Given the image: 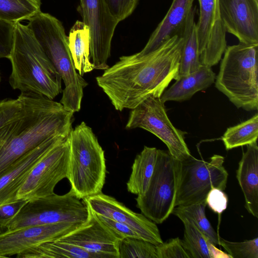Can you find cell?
<instances>
[{
	"mask_svg": "<svg viewBox=\"0 0 258 258\" xmlns=\"http://www.w3.org/2000/svg\"><path fill=\"white\" fill-rule=\"evenodd\" d=\"M183 43L174 36L147 54L122 56L96 77L115 109H132L151 96L160 97L177 77Z\"/></svg>",
	"mask_w": 258,
	"mask_h": 258,
	"instance_id": "1",
	"label": "cell"
},
{
	"mask_svg": "<svg viewBox=\"0 0 258 258\" xmlns=\"http://www.w3.org/2000/svg\"><path fill=\"white\" fill-rule=\"evenodd\" d=\"M24 111L0 129V178L21 157L48 138L68 136L74 112L45 96L22 92Z\"/></svg>",
	"mask_w": 258,
	"mask_h": 258,
	"instance_id": "2",
	"label": "cell"
},
{
	"mask_svg": "<svg viewBox=\"0 0 258 258\" xmlns=\"http://www.w3.org/2000/svg\"><path fill=\"white\" fill-rule=\"evenodd\" d=\"M8 58L12 68L9 82L13 89L52 100L62 92L60 76L27 25L15 24Z\"/></svg>",
	"mask_w": 258,
	"mask_h": 258,
	"instance_id": "3",
	"label": "cell"
},
{
	"mask_svg": "<svg viewBox=\"0 0 258 258\" xmlns=\"http://www.w3.org/2000/svg\"><path fill=\"white\" fill-rule=\"evenodd\" d=\"M27 26L43 48L64 84L60 103L73 112L81 108L87 82L77 72L69 49L68 36L61 22L41 11L28 20Z\"/></svg>",
	"mask_w": 258,
	"mask_h": 258,
	"instance_id": "4",
	"label": "cell"
},
{
	"mask_svg": "<svg viewBox=\"0 0 258 258\" xmlns=\"http://www.w3.org/2000/svg\"><path fill=\"white\" fill-rule=\"evenodd\" d=\"M215 87L238 108H258V43L239 42L224 52Z\"/></svg>",
	"mask_w": 258,
	"mask_h": 258,
	"instance_id": "5",
	"label": "cell"
},
{
	"mask_svg": "<svg viewBox=\"0 0 258 258\" xmlns=\"http://www.w3.org/2000/svg\"><path fill=\"white\" fill-rule=\"evenodd\" d=\"M67 178L80 200L102 192L106 166L104 151L92 128L83 121L69 136Z\"/></svg>",
	"mask_w": 258,
	"mask_h": 258,
	"instance_id": "6",
	"label": "cell"
},
{
	"mask_svg": "<svg viewBox=\"0 0 258 258\" xmlns=\"http://www.w3.org/2000/svg\"><path fill=\"white\" fill-rule=\"evenodd\" d=\"M180 161L168 151L158 149L154 170L148 187L143 196L136 198V207L157 224L166 220L175 208Z\"/></svg>",
	"mask_w": 258,
	"mask_h": 258,
	"instance_id": "7",
	"label": "cell"
},
{
	"mask_svg": "<svg viewBox=\"0 0 258 258\" xmlns=\"http://www.w3.org/2000/svg\"><path fill=\"white\" fill-rule=\"evenodd\" d=\"M88 216L87 205L82 202L71 188L62 195L54 193L28 201L9 224L7 231L60 222L83 224Z\"/></svg>",
	"mask_w": 258,
	"mask_h": 258,
	"instance_id": "8",
	"label": "cell"
},
{
	"mask_svg": "<svg viewBox=\"0 0 258 258\" xmlns=\"http://www.w3.org/2000/svg\"><path fill=\"white\" fill-rule=\"evenodd\" d=\"M224 158L214 155L209 161L191 155L180 161L179 174L175 207L206 200L213 188L224 190L228 173L223 166Z\"/></svg>",
	"mask_w": 258,
	"mask_h": 258,
	"instance_id": "9",
	"label": "cell"
},
{
	"mask_svg": "<svg viewBox=\"0 0 258 258\" xmlns=\"http://www.w3.org/2000/svg\"><path fill=\"white\" fill-rule=\"evenodd\" d=\"M131 110L126 129L142 128L151 133L167 146L171 155L178 161L191 156L184 140L186 133L172 124L160 97L151 96Z\"/></svg>",
	"mask_w": 258,
	"mask_h": 258,
	"instance_id": "10",
	"label": "cell"
},
{
	"mask_svg": "<svg viewBox=\"0 0 258 258\" xmlns=\"http://www.w3.org/2000/svg\"><path fill=\"white\" fill-rule=\"evenodd\" d=\"M83 22L89 30L90 61L94 69L105 70L109 66L111 43L119 22L110 13L104 0H80Z\"/></svg>",
	"mask_w": 258,
	"mask_h": 258,
	"instance_id": "11",
	"label": "cell"
},
{
	"mask_svg": "<svg viewBox=\"0 0 258 258\" xmlns=\"http://www.w3.org/2000/svg\"><path fill=\"white\" fill-rule=\"evenodd\" d=\"M68 137L51 149L35 166L18 192L17 200L30 201L54 194L56 184L67 177Z\"/></svg>",
	"mask_w": 258,
	"mask_h": 258,
	"instance_id": "12",
	"label": "cell"
},
{
	"mask_svg": "<svg viewBox=\"0 0 258 258\" xmlns=\"http://www.w3.org/2000/svg\"><path fill=\"white\" fill-rule=\"evenodd\" d=\"M83 224L60 222L6 231L0 234V257L17 255L43 243L57 240Z\"/></svg>",
	"mask_w": 258,
	"mask_h": 258,
	"instance_id": "13",
	"label": "cell"
},
{
	"mask_svg": "<svg viewBox=\"0 0 258 258\" xmlns=\"http://www.w3.org/2000/svg\"><path fill=\"white\" fill-rule=\"evenodd\" d=\"M83 201L94 213L128 226L142 239L156 245L163 242L155 222L142 213L134 212L113 197L101 192Z\"/></svg>",
	"mask_w": 258,
	"mask_h": 258,
	"instance_id": "14",
	"label": "cell"
},
{
	"mask_svg": "<svg viewBox=\"0 0 258 258\" xmlns=\"http://www.w3.org/2000/svg\"><path fill=\"white\" fill-rule=\"evenodd\" d=\"M87 206L89 216L87 221L58 240L80 247L98 255L100 258H119L120 240Z\"/></svg>",
	"mask_w": 258,
	"mask_h": 258,
	"instance_id": "15",
	"label": "cell"
},
{
	"mask_svg": "<svg viewBox=\"0 0 258 258\" xmlns=\"http://www.w3.org/2000/svg\"><path fill=\"white\" fill-rule=\"evenodd\" d=\"M226 32L245 44L258 43V0H218Z\"/></svg>",
	"mask_w": 258,
	"mask_h": 258,
	"instance_id": "16",
	"label": "cell"
},
{
	"mask_svg": "<svg viewBox=\"0 0 258 258\" xmlns=\"http://www.w3.org/2000/svg\"><path fill=\"white\" fill-rule=\"evenodd\" d=\"M68 136H53L26 153L15 162L11 169L0 178V207L18 201V192L31 171L51 149Z\"/></svg>",
	"mask_w": 258,
	"mask_h": 258,
	"instance_id": "17",
	"label": "cell"
},
{
	"mask_svg": "<svg viewBox=\"0 0 258 258\" xmlns=\"http://www.w3.org/2000/svg\"><path fill=\"white\" fill-rule=\"evenodd\" d=\"M194 1L173 0L164 18L153 31L145 47L136 54L138 56L147 54L172 37H181Z\"/></svg>",
	"mask_w": 258,
	"mask_h": 258,
	"instance_id": "18",
	"label": "cell"
},
{
	"mask_svg": "<svg viewBox=\"0 0 258 258\" xmlns=\"http://www.w3.org/2000/svg\"><path fill=\"white\" fill-rule=\"evenodd\" d=\"M236 178L243 193L245 208L258 218V146L257 142L247 145L236 170Z\"/></svg>",
	"mask_w": 258,
	"mask_h": 258,
	"instance_id": "19",
	"label": "cell"
},
{
	"mask_svg": "<svg viewBox=\"0 0 258 258\" xmlns=\"http://www.w3.org/2000/svg\"><path fill=\"white\" fill-rule=\"evenodd\" d=\"M216 75L211 67L202 65L196 71L178 77L175 82L163 93L160 99L182 102L190 99L197 92L205 90L215 82Z\"/></svg>",
	"mask_w": 258,
	"mask_h": 258,
	"instance_id": "20",
	"label": "cell"
},
{
	"mask_svg": "<svg viewBox=\"0 0 258 258\" xmlns=\"http://www.w3.org/2000/svg\"><path fill=\"white\" fill-rule=\"evenodd\" d=\"M158 149L144 146L134 159L132 172L126 182L127 191L137 196L144 195L153 175Z\"/></svg>",
	"mask_w": 258,
	"mask_h": 258,
	"instance_id": "21",
	"label": "cell"
},
{
	"mask_svg": "<svg viewBox=\"0 0 258 258\" xmlns=\"http://www.w3.org/2000/svg\"><path fill=\"white\" fill-rule=\"evenodd\" d=\"M196 11V7L192 8L187 17L181 36L183 43L179 71L176 79L179 77L197 71L202 66L199 53L197 26L195 21Z\"/></svg>",
	"mask_w": 258,
	"mask_h": 258,
	"instance_id": "22",
	"label": "cell"
},
{
	"mask_svg": "<svg viewBox=\"0 0 258 258\" xmlns=\"http://www.w3.org/2000/svg\"><path fill=\"white\" fill-rule=\"evenodd\" d=\"M69 49L79 74L83 76L94 69L90 60V38L89 28L83 22L77 21L70 31Z\"/></svg>",
	"mask_w": 258,
	"mask_h": 258,
	"instance_id": "23",
	"label": "cell"
},
{
	"mask_svg": "<svg viewBox=\"0 0 258 258\" xmlns=\"http://www.w3.org/2000/svg\"><path fill=\"white\" fill-rule=\"evenodd\" d=\"M18 258H100L84 248L59 240L38 245L17 255Z\"/></svg>",
	"mask_w": 258,
	"mask_h": 258,
	"instance_id": "24",
	"label": "cell"
},
{
	"mask_svg": "<svg viewBox=\"0 0 258 258\" xmlns=\"http://www.w3.org/2000/svg\"><path fill=\"white\" fill-rule=\"evenodd\" d=\"M184 227L182 244L191 258H213L214 245L193 223L184 217L179 218Z\"/></svg>",
	"mask_w": 258,
	"mask_h": 258,
	"instance_id": "25",
	"label": "cell"
},
{
	"mask_svg": "<svg viewBox=\"0 0 258 258\" xmlns=\"http://www.w3.org/2000/svg\"><path fill=\"white\" fill-rule=\"evenodd\" d=\"M258 114L240 123L230 127L222 139L226 150L247 145L257 142Z\"/></svg>",
	"mask_w": 258,
	"mask_h": 258,
	"instance_id": "26",
	"label": "cell"
},
{
	"mask_svg": "<svg viewBox=\"0 0 258 258\" xmlns=\"http://www.w3.org/2000/svg\"><path fill=\"white\" fill-rule=\"evenodd\" d=\"M206 206L207 203L205 200L187 206H177L173 209L172 214L178 218H185L193 223L214 245H219V236L206 217Z\"/></svg>",
	"mask_w": 258,
	"mask_h": 258,
	"instance_id": "27",
	"label": "cell"
},
{
	"mask_svg": "<svg viewBox=\"0 0 258 258\" xmlns=\"http://www.w3.org/2000/svg\"><path fill=\"white\" fill-rule=\"evenodd\" d=\"M41 0H0V19L17 23L41 12Z\"/></svg>",
	"mask_w": 258,
	"mask_h": 258,
	"instance_id": "28",
	"label": "cell"
},
{
	"mask_svg": "<svg viewBox=\"0 0 258 258\" xmlns=\"http://www.w3.org/2000/svg\"><path fill=\"white\" fill-rule=\"evenodd\" d=\"M200 16L197 26V34L200 57L206 50L212 32L214 22L215 0H198Z\"/></svg>",
	"mask_w": 258,
	"mask_h": 258,
	"instance_id": "29",
	"label": "cell"
},
{
	"mask_svg": "<svg viewBox=\"0 0 258 258\" xmlns=\"http://www.w3.org/2000/svg\"><path fill=\"white\" fill-rule=\"evenodd\" d=\"M119 258H158L156 245L140 238L126 237L119 240Z\"/></svg>",
	"mask_w": 258,
	"mask_h": 258,
	"instance_id": "30",
	"label": "cell"
},
{
	"mask_svg": "<svg viewBox=\"0 0 258 258\" xmlns=\"http://www.w3.org/2000/svg\"><path fill=\"white\" fill-rule=\"evenodd\" d=\"M221 245L231 258H258V238L232 242L219 237Z\"/></svg>",
	"mask_w": 258,
	"mask_h": 258,
	"instance_id": "31",
	"label": "cell"
},
{
	"mask_svg": "<svg viewBox=\"0 0 258 258\" xmlns=\"http://www.w3.org/2000/svg\"><path fill=\"white\" fill-rule=\"evenodd\" d=\"M24 111L22 100L20 95L17 99L0 100V129L22 115Z\"/></svg>",
	"mask_w": 258,
	"mask_h": 258,
	"instance_id": "32",
	"label": "cell"
},
{
	"mask_svg": "<svg viewBox=\"0 0 258 258\" xmlns=\"http://www.w3.org/2000/svg\"><path fill=\"white\" fill-rule=\"evenodd\" d=\"M158 258H191L179 237L156 245Z\"/></svg>",
	"mask_w": 258,
	"mask_h": 258,
	"instance_id": "33",
	"label": "cell"
},
{
	"mask_svg": "<svg viewBox=\"0 0 258 258\" xmlns=\"http://www.w3.org/2000/svg\"><path fill=\"white\" fill-rule=\"evenodd\" d=\"M111 14L119 22L130 16L139 0H104Z\"/></svg>",
	"mask_w": 258,
	"mask_h": 258,
	"instance_id": "34",
	"label": "cell"
},
{
	"mask_svg": "<svg viewBox=\"0 0 258 258\" xmlns=\"http://www.w3.org/2000/svg\"><path fill=\"white\" fill-rule=\"evenodd\" d=\"M15 23L0 19V58H8L13 42Z\"/></svg>",
	"mask_w": 258,
	"mask_h": 258,
	"instance_id": "35",
	"label": "cell"
},
{
	"mask_svg": "<svg viewBox=\"0 0 258 258\" xmlns=\"http://www.w3.org/2000/svg\"><path fill=\"white\" fill-rule=\"evenodd\" d=\"M95 214L98 219L107 226L119 240L126 237L142 238L137 233L128 226L101 215L95 213Z\"/></svg>",
	"mask_w": 258,
	"mask_h": 258,
	"instance_id": "36",
	"label": "cell"
},
{
	"mask_svg": "<svg viewBox=\"0 0 258 258\" xmlns=\"http://www.w3.org/2000/svg\"><path fill=\"white\" fill-rule=\"evenodd\" d=\"M27 202L18 200L0 207V234L7 231L9 224Z\"/></svg>",
	"mask_w": 258,
	"mask_h": 258,
	"instance_id": "37",
	"label": "cell"
},
{
	"mask_svg": "<svg viewBox=\"0 0 258 258\" xmlns=\"http://www.w3.org/2000/svg\"><path fill=\"white\" fill-rule=\"evenodd\" d=\"M206 201L207 205L215 213L221 214L227 207L228 197L223 190L213 188L208 192Z\"/></svg>",
	"mask_w": 258,
	"mask_h": 258,
	"instance_id": "38",
	"label": "cell"
},
{
	"mask_svg": "<svg viewBox=\"0 0 258 258\" xmlns=\"http://www.w3.org/2000/svg\"><path fill=\"white\" fill-rule=\"evenodd\" d=\"M222 24V23L221 21L219 13L218 0H215V11L214 15V25H216L220 26Z\"/></svg>",
	"mask_w": 258,
	"mask_h": 258,
	"instance_id": "39",
	"label": "cell"
},
{
	"mask_svg": "<svg viewBox=\"0 0 258 258\" xmlns=\"http://www.w3.org/2000/svg\"><path fill=\"white\" fill-rule=\"evenodd\" d=\"M1 81V74H0V82Z\"/></svg>",
	"mask_w": 258,
	"mask_h": 258,
	"instance_id": "40",
	"label": "cell"
}]
</instances>
